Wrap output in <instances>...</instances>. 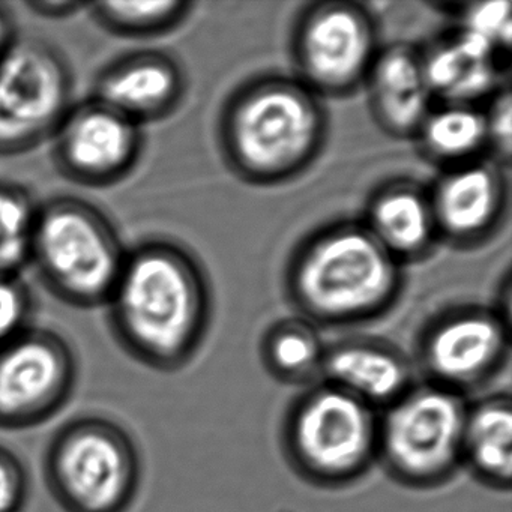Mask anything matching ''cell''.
Returning a JSON list of instances; mask_svg holds the SVG:
<instances>
[{
	"instance_id": "1",
	"label": "cell",
	"mask_w": 512,
	"mask_h": 512,
	"mask_svg": "<svg viewBox=\"0 0 512 512\" xmlns=\"http://www.w3.org/2000/svg\"><path fill=\"white\" fill-rule=\"evenodd\" d=\"M107 305L119 346L152 370H181L208 328L205 274L188 251L169 241L152 239L127 253Z\"/></svg>"
},
{
	"instance_id": "2",
	"label": "cell",
	"mask_w": 512,
	"mask_h": 512,
	"mask_svg": "<svg viewBox=\"0 0 512 512\" xmlns=\"http://www.w3.org/2000/svg\"><path fill=\"white\" fill-rule=\"evenodd\" d=\"M322 98L293 77H256L239 86L221 110L218 137L230 169L256 185L301 175L325 145Z\"/></svg>"
},
{
	"instance_id": "3",
	"label": "cell",
	"mask_w": 512,
	"mask_h": 512,
	"mask_svg": "<svg viewBox=\"0 0 512 512\" xmlns=\"http://www.w3.org/2000/svg\"><path fill=\"white\" fill-rule=\"evenodd\" d=\"M401 266L362 221H338L308 236L292 254L287 293L313 325L367 322L400 298Z\"/></svg>"
},
{
	"instance_id": "4",
	"label": "cell",
	"mask_w": 512,
	"mask_h": 512,
	"mask_svg": "<svg viewBox=\"0 0 512 512\" xmlns=\"http://www.w3.org/2000/svg\"><path fill=\"white\" fill-rule=\"evenodd\" d=\"M44 478L64 512H127L139 493L142 458L118 422L80 416L50 440Z\"/></svg>"
},
{
	"instance_id": "5",
	"label": "cell",
	"mask_w": 512,
	"mask_h": 512,
	"mask_svg": "<svg viewBox=\"0 0 512 512\" xmlns=\"http://www.w3.org/2000/svg\"><path fill=\"white\" fill-rule=\"evenodd\" d=\"M125 256L115 227L91 203L59 197L38 208L29 262L67 304H107Z\"/></svg>"
},
{
	"instance_id": "6",
	"label": "cell",
	"mask_w": 512,
	"mask_h": 512,
	"mask_svg": "<svg viewBox=\"0 0 512 512\" xmlns=\"http://www.w3.org/2000/svg\"><path fill=\"white\" fill-rule=\"evenodd\" d=\"M377 409L332 383L308 389L290 407L283 445L296 472L322 487H343L377 458Z\"/></svg>"
},
{
	"instance_id": "7",
	"label": "cell",
	"mask_w": 512,
	"mask_h": 512,
	"mask_svg": "<svg viewBox=\"0 0 512 512\" xmlns=\"http://www.w3.org/2000/svg\"><path fill=\"white\" fill-rule=\"evenodd\" d=\"M464 395L427 382L413 385L379 416L377 458L413 488L448 481L463 464Z\"/></svg>"
},
{
	"instance_id": "8",
	"label": "cell",
	"mask_w": 512,
	"mask_h": 512,
	"mask_svg": "<svg viewBox=\"0 0 512 512\" xmlns=\"http://www.w3.org/2000/svg\"><path fill=\"white\" fill-rule=\"evenodd\" d=\"M64 56L38 38H17L0 59V155L22 154L53 136L71 109Z\"/></svg>"
},
{
	"instance_id": "9",
	"label": "cell",
	"mask_w": 512,
	"mask_h": 512,
	"mask_svg": "<svg viewBox=\"0 0 512 512\" xmlns=\"http://www.w3.org/2000/svg\"><path fill=\"white\" fill-rule=\"evenodd\" d=\"M377 52L376 22L353 2H316L293 28L296 79L320 98L346 97L364 85Z\"/></svg>"
},
{
	"instance_id": "10",
	"label": "cell",
	"mask_w": 512,
	"mask_h": 512,
	"mask_svg": "<svg viewBox=\"0 0 512 512\" xmlns=\"http://www.w3.org/2000/svg\"><path fill=\"white\" fill-rule=\"evenodd\" d=\"M77 382L73 347L50 329L29 326L0 346V430L38 427L61 412Z\"/></svg>"
},
{
	"instance_id": "11",
	"label": "cell",
	"mask_w": 512,
	"mask_h": 512,
	"mask_svg": "<svg viewBox=\"0 0 512 512\" xmlns=\"http://www.w3.org/2000/svg\"><path fill=\"white\" fill-rule=\"evenodd\" d=\"M511 349V322L496 308L466 305L443 311L425 326L419 362L428 382L464 395L502 371Z\"/></svg>"
},
{
	"instance_id": "12",
	"label": "cell",
	"mask_w": 512,
	"mask_h": 512,
	"mask_svg": "<svg viewBox=\"0 0 512 512\" xmlns=\"http://www.w3.org/2000/svg\"><path fill=\"white\" fill-rule=\"evenodd\" d=\"M53 137L59 169L89 187L127 176L142 151L140 125L94 98L71 107Z\"/></svg>"
},
{
	"instance_id": "13",
	"label": "cell",
	"mask_w": 512,
	"mask_h": 512,
	"mask_svg": "<svg viewBox=\"0 0 512 512\" xmlns=\"http://www.w3.org/2000/svg\"><path fill=\"white\" fill-rule=\"evenodd\" d=\"M493 160L446 167L428 191L437 238L458 248L487 241L505 217L508 185Z\"/></svg>"
},
{
	"instance_id": "14",
	"label": "cell",
	"mask_w": 512,
	"mask_h": 512,
	"mask_svg": "<svg viewBox=\"0 0 512 512\" xmlns=\"http://www.w3.org/2000/svg\"><path fill=\"white\" fill-rule=\"evenodd\" d=\"M184 92V73L172 56L140 52L124 56L101 71L94 100L140 125L175 112Z\"/></svg>"
},
{
	"instance_id": "15",
	"label": "cell",
	"mask_w": 512,
	"mask_h": 512,
	"mask_svg": "<svg viewBox=\"0 0 512 512\" xmlns=\"http://www.w3.org/2000/svg\"><path fill=\"white\" fill-rule=\"evenodd\" d=\"M371 113L389 136L415 137L433 109V95L425 82L421 52L394 44L377 52L367 79Z\"/></svg>"
},
{
	"instance_id": "16",
	"label": "cell",
	"mask_w": 512,
	"mask_h": 512,
	"mask_svg": "<svg viewBox=\"0 0 512 512\" xmlns=\"http://www.w3.org/2000/svg\"><path fill=\"white\" fill-rule=\"evenodd\" d=\"M320 376L377 410L415 385L404 355L377 340H346L328 347Z\"/></svg>"
},
{
	"instance_id": "17",
	"label": "cell",
	"mask_w": 512,
	"mask_h": 512,
	"mask_svg": "<svg viewBox=\"0 0 512 512\" xmlns=\"http://www.w3.org/2000/svg\"><path fill=\"white\" fill-rule=\"evenodd\" d=\"M361 221L401 265L427 256L439 241L428 191L407 179L379 188Z\"/></svg>"
},
{
	"instance_id": "18",
	"label": "cell",
	"mask_w": 512,
	"mask_h": 512,
	"mask_svg": "<svg viewBox=\"0 0 512 512\" xmlns=\"http://www.w3.org/2000/svg\"><path fill=\"white\" fill-rule=\"evenodd\" d=\"M463 464L496 490L511 487L512 404L508 394L490 395L467 409Z\"/></svg>"
},
{
	"instance_id": "19",
	"label": "cell",
	"mask_w": 512,
	"mask_h": 512,
	"mask_svg": "<svg viewBox=\"0 0 512 512\" xmlns=\"http://www.w3.org/2000/svg\"><path fill=\"white\" fill-rule=\"evenodd\" d=\"M415 139L428 160L446 167L479 160L488 151L484 110L470 104L433 107Z\"/></svg>"
},
{
	"instance_id": "20",
	"label": "cell",
	"mask_w": 512,
	"mask_h": 512,
	"mask_svg": "<svg viewBox=\"0 0 512 512\" xmlns=\"http://www.w3.org/2000/svg\"><path fill=\"white\" fill-rule=\"evenodd\" d=\"M421 59L431 95L445 104L475 106L476 101L490 98L499 89L496 62L472 61L455 47L451 38L421 53Z\"/></svg>"
},
{
	"instance_id": "21",
	"label": "cell",
	"mask_w": 512,
	"mask_h": 512,
	"mask_svg": "<svg viewBox=\"0 0 512 512\" xmlns=\"http://www.w3.org/2000/svg\"><path fill=\"white\" fill-rule=\"evenodd\" d=\"M325 346L313 323L286 319L275 323L263 338L266 367L284 382H305L320 374Z\"/></svg>"
},
{
	"instance_id": "22",
	"label": "cell",
	"mask_w": 512,
	"mask_h": 512,
	"mask_svg": "<svg viewBox=\"0 0 512 512\" xmlns=\"http://www.w3.org/2000/svg\"><path fill=\"white\" fill-rule=\"evenodd\" d=\"M193 4L184 0L160 2H97L88 4L92 17L103 28L128 37L163 34L184 22Z\"/></svg>"
},
{
	"instance_id": "23",
	"label": "cell",
	"mask_w": 512,
	"mask_h": 512,
	"mask_svg": "<svg viewBox=\"0 0 512 512\" xmlns=\"http://www.w3.org/2000/svg\"><path fill=\"white\" fill-rule=\"evenodd\" d=\"M37 212L23 188L0 184V277H17L31 260Z\"/></svg>"
},
{
	"instance_id": "24",
	"label": "cell",
	"mask_w": 512,
	"mask_h": 512,
	"mask_svg": "<svg viewBox=\"0 0 512 512\" xmlns=\"http://www.w3.org/2000/svg\"><path fill=\"white\" fill-rule=\"evenodd\" d=\"M458 23L461 29L476 32L496 44L499 50H509L512 37L511 4L509 2H473L460 5Z\"/></svg>"
},
{
	"instance_id": "25",
	"label": "cell",
	"mask_w": 512,
	"mask_h": 512,
	"mask_svg": "<svg viewBox=\"0 0 512 512\" xmlns=\"http://www.w3.org/2000/svg\"><path fill=\"white\" fill-rule=\"evenodd\" d=\"M509 83H503L490 97L488 109L484 110L487 127L488 152L490 160L502 166H509L512 145V103Z\"/></svg>"
},
{
	"instance_id": "26",
	"label": "cell",
	"mask_w": 512,
	"mask_h": 512,
	"mask_svg": "<svg viewBox=\"0 0 512 512\" xmlns=\"http://www.w3.org/2000/svg\"><path fill=\"white\" fill-rule=\"evenodd\" d=\"M31 296L17 277H0V346L29 328Z\"/></svg>"
},
{
	"instance_id": "27",
	"label": "cell",
	"mask_w": 512,
	"mask_h": 512,
	"mask_svg": "<svg viewBox=\"0 0 512 512\" xmlns=\"http://www.w3.org/2000/svg\"><path fill=\"white\" fill-rule=\"evenodd\" d=\"M28 497L25 464L11 449L0 446V512H23Z\"/></svg>"
},
{
	"instance_id": "28",
	"label": "cell",
	"mask_w": 512,
	"mask_h": 512,
	"mask_svg": "<svg viewBox=\"0 0 512 512\" xmlns=\"http://www.w3.org/2000/svg\"><path fill=\"white\" fill-rule=\"evenodd\" d=\"M29 10L34 11L38 16L50 17V19H61V17L76 14L82 8H88V4L80 2H64V0H40V2H29L26 4Z\"/></svg>"
},
{
	"instance_id": "29",
	"label": "cell",
	"mask_w": 512,
	"mask_h": 512,
	"mask_svg": "<svg viewBox=\"0 0 512 512\" xmlns=\"http://www.w3.org/2000/svg\"><path fill=\"white\" fill-rule=\"evenodd\" d=\"M16 40V25H14L13 17L5 8L0 7V59Z\"/></svg>"
}]
</instances>
